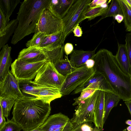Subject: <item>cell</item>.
I'll list each match as a JSON object with an SVG mask.
<instances>
[{"mask_svg": "<svg viewBox=\"0 0 131 131\" xmlns=\"http://www.w3.org/2000/svg\"><path fill=\"white\" fill-rule=\"evenodd\" d=\"M73 50L72 44L70 43H67L64 46V51L66 54L68 55L71 54Z\"/></svg>", "mask_w": 131, "mask_h": 131, "instance_id": "obj_37", "label": "cell"}, {"mask_svg": "<svg viewBox=\"0 0 131 131\" xmlns=\"http://www.w3.org/2000/svg\"><path fill=\"white\" fill-rule=\"evenodd\" d=\"M125 103L128 108L131 116V100L125 101Z\"/></svg>", "mask_w": 131, "mask_h": 131, "instance_id": "obj_42", "label": "cell"}, {"mask_svg": "<svg viewBox=\"0 0 131 131\" xmlns=\"http://www.w3.org/2000/svg\"><path fill=\"white\" fill-rule=\"evenodd\" d=\"M17 59L29 63H35L46 60L44 52L39 48L30 46L23 49L19 52Z\"/></svg>", "mask_w": 131, "mask_h": 131, "instance_id": "obj_11", "label": "cell"}, {"mask_svg": "<svg viewBox=\"0 0 131 131\" xmlns=\"http://www.w3.org/2000/svg\"><path fill=\"white\" fill-rule=\"evenodd\" d=\"M10 19L0 9V33L2 32L8 24Z\"/></svg>", "mask_w": 131, "mask_h": 131, "instance_id": "obj_32", "label": "cell"}, {"mask_svg": "<svg viewBox=\"0 0 131 131\" xmlns=\"http://www.w3.org/2000/svg\"><path fill=\"white\" fill-rule=\"evenodd\" d=\"M91 131H103V129L101 128H98L95 127Z\"/></svg>", "mask_w": 131, "mask_h": 131, "instance_id": "obj_44", "label": "cell"}, {"mask_svg": "<svg viewBox=\"0 0 131 131\" xmlns=\"http://www.w3.org/2000/svg\"><path fill=\"white\" fill-rule=\"evenodd\" d=\"M46 35L43 33L38 32L35 33L32 38L27 41L26 46L27 47L35 46L39 47Z\"/></svg>", "mask_w": 131, "mask_h": 131, "instance_id": "obj_29", "label": "cell"}, {"mask_svg": "<svg viewBox=\"0 0 131 131\" xmlns=\"http://www.w3.org/2000/svg\"><path fill=\"white\" fill-rule=\"evenodd\" d=\"M18 23L16 19L12 20L9 22L4 30L0 33V49L5 45L10 36L14 33Z\"/></svg>", "mask_w": 131, "mask_h": 131, "instance_id": "obj_24", "label": "cell"}, {"mask_svg": "<svg viewBox=\"0 0 131 131\" xmlns=\"http://www.w3.org/2000/svg\"><path fill=\"white\" fill-rule=\"evenodd\" d=\"M76 0H51L48 9L56 17L63 19Z\"/></svg>", "mask_w": 131, "mask_h": 131, "instance_id": "obj_13", "label": "cell"}, {"mask_svg": "<svg viewBox=\"0 0 131 131\" xmlns=\"http://www.w3.org/2000/svg\"><path fill=\"white\" fill-rule=\"evenodd\" d=\"M115 57L122 70L126 74L131 75L129 58L125 45L118 43V50Z\"/></svg>", "mask_w": 131, "mask_h": 131, "instance_id": "obj_17", "label": "cell"}, {"mask_svg": "<svg viewBox=\"0 0 131 131\" xmlns=\"http://www.w3.org/2000/svg\"><path fill=\"white\" fill-rule=\"evenodd\" d=\"M97 48L92 51L74 50L70 55V60L77 68L84 64L90 59H93Z\"/></svg>", "mask_w": 131, "mask_h": 131, "instance_id": "obj_16", "label": "cell"}, {"mask_svg": "<svg viewBox=\"0 0 131 131\" xmlns=\"http://www.w3.org/2000/svg\"><path fill=\"white\" fill-rule=\"evenodd\" d=\"M108 8L106 3L101 6L89 7L84 14V19H87L89 21H90L97 17L102 16L106 13Z\"/></svg>", "mask_w": 131, "mask_h": 131, "instance_id": "obj_25", "label": "cell"}, {"mask_svg": "<svg viewBox=\"0 0 131 131\" xmlns=\"http://www.w3.org/2000/svg\"><path fill=\"white\" fill-rule=\"evenodd\" d=\"M16 100L10 97H0V107L4 116L7 119L9 115L10 112Z\"/></svg>", "mask_w": 131, "mask_h": 131, "instance_id": "obj_27", "label": "cell"}, {"mask_svg": "<svg viewBox=\"0 0 131 131\" xmlns=\"http://www.w3.org/2000/svg\"><path fill=\"white\" fill-rule=\"evenodd\" d=\"M11 47L8 44L2 47L0 52V80L3 79L10 71L12 64L10 57Z\"/></svg>", "mask_w": 131, "mask_h": 131, "instance_id": "obj_15", "label": "cell"}, {"mask_svg": "<svg viewBox=\"0 0 131 131\" xmlns=\"http://www.w3.org/2000/svg\"><path fill=\"white\" fill-rule=\"evenodd\" d=\"M65 77L60 74L54 64L47 61L39 70L34 80L31 81L34 85L60 89L65 80Z\"/></svg>", "mask_w": 131, "mask_h": 131, "instance_id": "obj_6", "label": "cell"}, {"mask_svg": "<svg viewBox=\"0 0 131 131\" xmlns=\"http://www.w3.org/2000/svg\"><path fill=\"white\" fill-rule=\"evenodd\" d=\"M119 14L123 15L120 6L117 0H112L106 13L95 24L106 17L111 16L114 17L116 15Z\"/></svg>", "mask_w": 131, "mask_h": 131, "instance_id": "obj_28", "label": "cell"}, {"mask_svg": "<svg viewBox=\"0 0 131 131\" xmlns=\"http://www.w3.org/2000/svg\"><path fill=\"white\" fill-rule=\"evenodd\" d=\"M125 123L129 125H131V120L128 119L125 121Z\"/></svg>", "mask_w": 131, "mask_h": 131, "instance_id": "obj_45", "label": "cell"}, {"mask_svg": "<svg viewBox=\"0 0 131 131\" xmlns=\"http://www.w3.org/2000/svg\"><path fill=\"white\" fill-rule=\"evenodd\" d=\"M94 61L93 59H90L88 60L85 64L89 68H93Z\"/></svg>", "mask_w": 131, "mask_h": 131, "instance_id": "obj_40", "label": "cell"}, {"mask_svg": "<svg viewBox=\"0 0 131 131\" xmlns=\"http://www.w3.org/2000/svg\"><path fill=\"white\" fill-rule=\"evenodd\" d=\"M63 30L62 19L52 14L48 9L42 12L37 24L35 32H40L48 36Z\"/></svg>", "mask_w": 131, "mask_h": 131, "instance_id": "obj_9", "label": "cell"}, {"mask_svg": "<svg viewBox=\"0 0 131 131\" xmlns=\"http://www.w3.org/2000/svg\"><path fill=\"white\" fill-rule=\"evenodd\" d=\"M100 91L96 90L91 95L78 105V108L70 120L74 125L88 122L94 123V111Z\"/></svg>", "mask_w": 131, "mask_h": 131, "instance_id": "obj_7", "label": "cell"}, {"mask_svg": "<svg viewBox=\"0 0 131 131\" xmlns=\"http://www.w3.org/2000/svg\"><path fill=\"white\" fill-rule=\"evenodd\" d=\"M92 129L89 125L84 123L74 125L73 128L71 131H91Z\"/></svg>", "mask_w": 131, "mask_h": 131, "instance_id": "obj_34", "label": "cell"}, {"mask_svg": "<svg viewBox=\"0 0 131 131\" xmlns=\"http://www.w3.org/2000/svg\"><path fill=\"white\" fill-rule=\"evenodd\" d=\"M47 62L43 60L29 63L16 59L12 64L11 71L18 80L35 79L38 72Z\"/></svg>", "mask_w": 131, "mask_h": 131, "instance_id": "obj_8", "label": "cell"}, {"mask_svg": "<svg viewBox=\"0 0 131 131\" xmlns=\"http://www.w3.org/2000/svg\"><path fill=\"white\" fill-rule=\"evenodd\" d=\"M70 120L67 116L59 113L48 117L39 128L44 131H53L64 126Z\"/></svg>", "mask_w": 131, "mask_h": 131, "instance_id": "obj_12", "label": "cell"}, {"mask_svg": "<svg viewBox=\"0 0 131 131\" xmlns=\"http://www.w3.org/2000/svg\"><path fill=\"white\" fill-rule=\"evenodd\" d=\"M122 131H126V129H125L123 130Z\"/></svg>", "mask_w": 131, "mask_h": 131, "instance_id": "obj_48", "label": "cell"}, {"mask_svg": "<svg viewBox=\"0 0 131 131\" xmlns=\"http://www.w3.org/2000/svg\"><path fill=\"white\" fill-rule=\"evenodd\" d=\"M19 81L10 70L0 80V97H10L17 101L25 97L20 90Z\"/></svg>", "mask_w": 131, "mask_h": 131, "instance_id": "obj_10", "label": "cell"}, {"mask_svg": "<svg viewBox=\"0 0 131 131\" xmlns=\"http://www.w3.org/2000/svg\"><path fill=\"white\" fill-rule=\"evenodd\" d=\"M115 20H116L118 23H121L124 19V16L122 15L117 14L114 17Z\"/></svg>", "mask_w": 131, "mask_h": 131, "instance_id": "obj_41", "label": "cell"}, {"mask_svg": "<svg viewBox=\"0 0 131 131\" xmlns=\"http://www.w3.org/2000/svg\"><path fill=\"white\" fill-rule=\"evenodd\" d=\"M105 92L101 91L97 98L94 111V123L98 128L103 129L104 123Z\"/></svg>", "mask_w": 131, "mask_h": 131, "instance_id": "obj_14", "label": "cell"}, {"mask_svg": "<svg viewBox=\"0 0 131 131\" xmlns=\"http://www.w3.org/2000/svg\"><path fill=\"white\" fill-rule=\"evenodd\" d=\"M54 64L57 71L61 74L65 76L77 69V68L67 56H65V58L60 60Z\"/></svg>", "mask_w": 131, "mask_h": 131, "instance_id": "obj_21", "label": "cell"}, {"mask_svg": "<svg viewBox=\"0 0 131 131\" xmlns=\"http://www.w3.org/2000/svg\"><path fill=\"white\" fill-rule=\"evenodd\" d=\"M95 72L94 68H88L85 64L65 76L64 81L60 89L62 95L70 94L89 80Z\"/></svg>", "mask_w": 131, "mask_h": 131, "instance_id": "obj_4", "label": "cell"}, {"mask_svg": "<svg viewBox=\"0 0 131 131\" xmlns=\"http://www.w3.org/2000/svg\"><path fill=\"white\" fill-rule=\"evenodd\" d=\"M92 1L76 0L62 19L65 38L73 31L77 25L84 20V14Z\"/></svg>", "mask_w": 131, "mask_h": 131, "instance_id": "obj_5", "label": "cell"}, {"mask_svg": "<svg viewBox=\"0 0 131 131\" xmlns=\"http://www.w3.org/2000/svg\"><path fill=\"white\" fill-rule=\"evenodd\" d=\"M28 131H44L41 130L39 128V127L33 130Z\"/></svg>", "mask_w": 131, "mask_h": 131, "instance_id": "obj_46", "label": "cell"}, {"mask_svg": "<svg viewBox=\"0 0 131 131\" xmlns=\"http://www.w3.org/2000/svg\"><path fill=\"white\" fill-rule=\"evenodd\" d=\"M107 1L106 0H92L89 4V7L103 5L106 3Z\"/></svg>", "mask_w": 131, "mask_h": 131, "instance_id": "obj_36", "label": "cell"}, {"mask_svg": "<svg viewBox=\"0 0 131 131\" xmlns=\"http://www.w3.org/2000/svg\"><path fill=\"white\" fill-rule=\"evenodd\" d=\"M123 16L125 23L131 30V9L127 5L124 9Z\"/></svg>", "mask_w": 131, "mask_h": 131, "instance_id": "obj_31", "label": "cell"}, {"mask_svg": "<svg viewBox=\"0 0 131 131\" xmlns=\"http://www.w3.org/2000/svg\"><path fill=\"white\" fill-rule=\"evenodd\" d=\"M22 128L12 118L7 119L4 126L0 129V131H20Z\"/></svg>", "mask_w": 131, "mask_h": 131, "instance_id": "obj_30", "label": "cell"}, {"mask_svg": "<svg viewBox=\"0 0 131 131\" xmlns=\"http://www.w3.org/2000/svg\"><path fill=\"white\" fill-rule=\"evenodd\" d=\"M63 46L52 49H46L39 47L45 54L47 61H49L54 64L58 60L63 59Z\"/></svg>", "mask_w": 131, "mask_h": 131, "instance_id": "obj_23", "label": "cell"}, {"mask_svg": "<svg viewBox=\"0 0 131 131\" xmlns=\"http://www.w3.org/2000/svg\"><path fill=\"white\" fill-rule=\"evenodd\" d=\"M51 0H25L21 2L18 13V22L11 43L15 45L26 36L35 33L43 10L48 9Z\"/></svg>", "mask_w": 131, "mask_h": 131, "instance_id": "obj_3", "label": "cell"}, {"mask_svg": "<svg viewBox=\"0 0 131 131\" xmlns=\"http://www.w3.org/2000/svg\"><path fill=\"white\" fill-rule=\"evenodd\" d=\"M51 110L50 103L40 99L24 97L15 103L12 118L24 131H30L42 125Z\"/></svg>", "mask_w": 131, "mask_h": 131, "instance_id": "obj_2", "label": "cell"}, {"mask_svg": "<svg viewBox=\"0 0 131 131\" xmlns=\"http://www.w3.org/2000/svg\"><path fill=\"white\" fill-rule=\"evenodd\" d=\"M121 100L120 98L115 94L105 92L104 99V123L112 109L117 106Z\"/></svg>", "mask_w": 131, "mask_h": 131, "instance_id": "obj_22", "label": "cell"}, {"mask_svg": "<svg viewBox=\"0 0 131 131\" xmlns=\"http://www.w3.org/2000/svg\"><path fill=\"white\" fill-rule=\"evenodd\" d=\"M127 131H131V125H129L127 128L126 129Z\"/></svg>", "mask_w": 131, "mask_h": 131, "instance_id": "obj_47", "label": "cell"}, {"mask_svg": "<svg viewBox=\"0 0 131 131\" xmlns=\"http://www.w3.org/2000/svg\"><path fill=\"white\" fill-rule=\"evenodd\" d=\"M20 0H0V9L8 18L12 15Z\"/></svg>", "mask_w": 131, "mask_h": 131, "instance_id": "obj_26", "label": "cell"}, {"mask_svg": "<svg viewBox=\"0 0 131 131\" xmlns=\"http://www.w3.org/2000/svg\"><path fill=\"white\" fill-rule=\"evenodd\" d=\"M1 108L0 107V129L2 128L6 122Z\"/></svg>", "mask_w": 131, "mask_h": 131, "instance_id": "obj_39", "label": "cell"}, {"mask_svg": "<svg viewBox=\"0 0 131 131\" xmlns=\"http://www.w3.org/2000/svg\"><path fill=\"white\" fill-rule=\"evenodd\" d=\"M74 126V125L70 120L64 126L53 131H71Z\"/></svg>", "mask_w": 131, "mask_h": 131, "instance_id": "obj_35", "label": "cell"}, {"mask_svg": "<svg viewBox=\"0 0 131 131\" xmlns=\"http://www.w3.org/2000/svg\"><path fill=\"white\" fill-rule=\"evenodd\" d=\"M40 86V88L36 95V97L41 99L46 103H50L52 101L60 98L62 96L59 88Z\"/></svg>", "mask_w": 131, "mask_h": 131, "instance_id": "obj_19", "label": "cell"}, {"mask_svg": "<svg viewBox=\"0 0 131 131\" xmlns=\"http://www.w3.org/2000/svg\"><path fill=\"white\" fill-rule=\"evenodd\" d=\"M126 4L131 9V0H124Z\"/></svg>", "mask_w": 131, "mask_h": 131, "instance_id": "obj_43", "label": "cell"}, {"mask_svg": "<svg viewBox=\"0 0 131 131\" xmlns=\"http://www.w3.org/2000/svg\"><path fill=\"white\" fill-rule=\"evenodd\" d=\"M73 32L75 36L79 37L82 36L83 31L79 25V24L77 25L73 28Z\"/></svg>", "mask_w": 131, "mask_h": 131, "instance_id": "obj_38", "label": "cell"}, {"mask_svg": "<svg viewBox=\"0 0 131 131\" xmlns=\"http://www.w3.org/2000/svg\"><path fill=\"white\" fill-rule=\"evenodd\" d=\"M125 46L127 52L131 71V32L127 33L125 36Z\"/></svg>", "mask_w": 131, "mask_h": 131, "instance_id": "obj_33", "label": "cell"}, {"mask_svg": "<svg viewBox=\"0 0 131 131\" xmlns=\"http://www.w3.org/2000/svg\"><path fill=\"white\" fill-rule=\"evenodd\" d=\"M20 90L25 97L31 99L36 98V96L41 87L40 85L34 84L32 80H19Z\"/></svg>", "mask_w": 131, "mask_h": 131, "instance_id": "obj_20", "label": "cell"}, {"mask_svg": "<svg viewBox=\"0 0 131 131\" xmlns=\"http://www.w3.org/2000/svg\"><path fill=\"white\" fill-rule=\"evenodd\" d=\"M65 39L63 30L46 36L39 47L52 49L60 47L63 45Z\"/></svg>", "mask_w": 131, "mask_h": 131, "instance_id": "obj_18", "label": "cell"}, {"mask_svg": "<svg viewBox=\"0 0 131 131\" xmlns=\"http://www.w3.org/2000/svg\"><path fill=\"white\" fill-rule=\"evenodd\" d=\"M93 59L95 71L105 77L115 94L123 101L131 100V75L122 70L112 52L101 49Z\"/></svg>", "mask_w": 131, "mask_h": 131, "instance_id": "obj_1", "label": "cell"}]
</instances>
